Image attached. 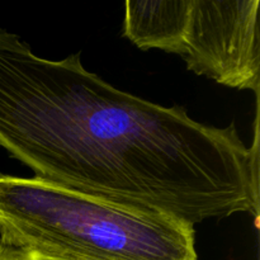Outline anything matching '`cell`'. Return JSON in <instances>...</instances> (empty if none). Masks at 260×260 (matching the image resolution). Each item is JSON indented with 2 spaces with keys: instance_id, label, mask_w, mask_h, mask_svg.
Masks as SVG:
<instances>
[{
  "instance_id": "3957f363",
  "label": "cell",
  "mask_w": 260,
  "mask_h": 260,
  "mask_svg": "<svg viewBox=\"0 0 260 260\" xmlns=\"http://www.w3.org/2000/svg\"><path fill=\"white\" fill-rule=\"evenodd\" d=\"M259 0H190L175 55L229 88L260 91Z\"/></svg>"
},
{
  "instance_id": "6da1fadb",
  "label": "cell",
  "mask_w": 260,
  "mask_h": 260,
  "mask_svg": "<svg viewBox=\"0 0 260 260\" xmlns=\"http://www.w3.org/2000/svg\"><path fill=\"white\" fill-rule=\"evenodd\" d=\"M80 56L46 60L0 30V147L40 179L192 225L235 213L258 222V109L246 146L235 123L119 90Z\"/></svg>"
},
{
  "instance_id": "7a4b0ae2",
  "label": "cell",
  "mask_w": 260,
  "mask_h": 260,
  "mask_svg": "<svg viewBox=\"0 0 260 260\" xmlns=\"http://www.w3.org/2000/svg\"><path fill=\"white\" fill-rule=\"evenodd\" d=\"M0 243L66 260H198L188 221L37 177L0 175Z\"/></svg>"
},
{
  "instance_id": "5b68a950",
  "label": "cell",
  "mask_w": 260,
  "mask_h": 260,
  "mask_svg": "<svg viewBox=\"0 0 260 260\" xmlns=\"http://www.w3.org/2000/svg\"><path fill=\"white\" fill-rule=\"evenodd\" d=\"M0 260H66L0 243Z\"/></svg>"
},
{
  "instance_id": "277c9868",
  "label": "cell",
  "mask_w": 260,
  "mask_h": 260,
  "mask_svg": "<svg viewBox=\"0 0 260 260\" xmlns=\"http://www.w3.org/2000/svg\"><path fill=\"white\" fill-rule=\"evenodd\" d=\"M189 7L190 0H128L122 35L141 50L177 53Z\"/></svg>"
}]
</instances>
